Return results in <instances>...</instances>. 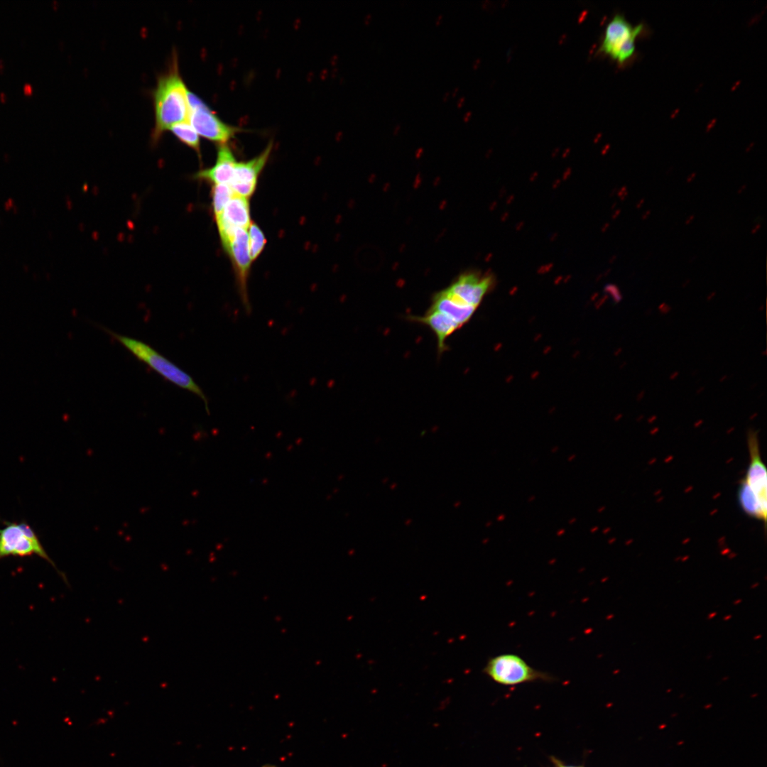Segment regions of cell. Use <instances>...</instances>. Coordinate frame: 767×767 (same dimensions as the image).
<instances>
[{
  "instance_id": "1",
  "label": "cell",
  "mask_w": 767,
  "mask_h": 767,
  "mask_svg": "<svg viewBox=\"0 0 767 767\" xmlns=\"http://www.w3.org/2000/svg\"><path fill=\"white\" fill-rule=\"evenodd\" d=\"M187 93L175 56L168 69L158 77L153 92L155 125L152 137L155 141L172 126L188 121Z\"/></svg>"
},
{
  "instance_id": "2",
  "label": "cell",
  "mask_w": 767,
  "mask_h": 767,
  "mask_svg": "<svg viewBox=\"0 0 767 767\" xmlns=\"http://www.w3.org/2000/svg\"><path fill=\"white\" fill-rule=\"evenodd\" d=\"M758 431L749 428L746 433L749 464L738 490L739 504L746 514L763 522L767 517V474L761 459Z\"/></svg>"
},
{
  "instance_id": "3",
  "label": "cell",
  "mask_w": 767,
  "mask_h": 767,
  "mask_svg": "<svg viewBox=\"0 0 767 767\" xmlns=\"http://www.w3.org/2000/svg\"><path fill=\"white\" fill-rule=\"evenodd\" d=\"M107 334L119 342L139 361L146 364L165 380L187 390L201 398L210 414L208 399L200 386L185 371L170 361L149 344L133 337L116 333L104 326H99Z\"/></svg>"
},
{
  "instance_id": "4",
  "label": "cell",
  "mask_w": 767,
  "mask_h": 767,
  "mask_svg": "<svg viewBox=\"0 0 767 767\" xmlns=\"http://www.w3.org/2000/svg\"><path fill=\"white\" fill-rule=\"evenodd\" d=\"M483 672L494 682L504 686L556 680L554 675L533 668L514 653H502L489 658Z\"/></svg>"
},
{
  "instance_id": "5",
  "label": "cell",
  "mask_w": 767,
  "mask_h": 767,
  "mask_svg": "<svg viewBox=\"0 0 767 767\" xmlns=\"http://www.w3.org/2000/svg\"><path fill=\"white\" fill-rule=\"evenodd\" d=\"M37 555L50 563L67 584L65 575L59 571L55 562L43 548L37 533L25 521H5L0 528V560L8 557H28Z\"/></svg>"
},
{
  "instance_id": "6",
  "label": "cell",
  "mask_w": 767,
  "mask_h": 767,
  "mask_svg": "<svg viewBox=\"0 0 767 767\" xmlns=\"http://www.w3.org/2000/svg\"><path fill=\"white\" fill-rule=\"evenodd\" d=\"M643 30V24L633 26L624 16L617 13L605 28L599 52L624 64L634 55L636 40Z\"/></svg>"
},
{
  "instance_id": "7",
  "label": "cell",
  "mask_w": 767,
  "mask_h": 767,
  "mask_svg": "<svg viewBox=\"0 0 767 767\" xmlns=\"http://www.w3.org/2000/svg\"><path fill=\"white\" fill-rule=\"evenodd\" d=\"M188 121L197 134L210 141L225 144L240 129L223 122L200 98L188 90Z\"/></svg>"
},
{
  "instance_id": "8",
  "label": "cell",
  "mask_w": 767,
  "mask_h": 767,
  "mask_svg": "<svg viewBox=\"0 0 767 767\" xmlns=\"http://www.w3.org/2000/svg\"><path fill=\"white\" fill-rule=\"evenodd\" d=\"M229 256L236 276L240 298L246 314H250L251 307L247 293V278L251 259L249 254L248 233L246 229L236 228L232 235L222 244Z\"/></svg>"
},
{
  "instance_id": "9",
  "label": "cell",
  "mask_w": 767,
  "mask_h": 767,
  "mask_svg": "<svg viewBox=\"0 0 767 767\" xmlns=\"http://www.w3.org/2000/svg\"><path fill=\"white\" fill-rule=\"evenodd\" d=\"M272 150L270 143L258 156L243 162H237L229 186L235 195L249 198L255 191L258 177L265 166Z\"/></svg>"
},
{
  "instance_id": "10",
  "label": "cell",
  "mask_w": 767,
  "mask_h": 767,
  "mask_svg": "<svg viewBox=\"0 0 767 767\" xmlns=\"http://www.w3.org/2000/svg\"><path fill=\"white\" fill-rule=\"evenodd\" d=\"M490 285L489 277L467 273L459 276L446 289L464 304L477 308Z\"/></svg>"
},
{
  "instance_id": "11",
  "label": "cell",
  "mask_w": 767,
  "mask_h": 767,
  "mask_svg": "<svg viewBox=\"0 0 767 767\" xmlns=\"http://www.w3.org/2000/svg\"><path fill=\"white\" fill-rule=\"evenodd\" d=\"M408 318L413 322L428 326L433 332L437 338L439 356L448 350L446 343L448 337L461 328L445 315L429 308L423 315H410Z\"/></svg>"
},
{
  "instance_id": "12",
  "label": "cell",
  "mask_w": 767,
  "mask_h": 767,
  "mask_svg": "<svg viewBox=\"0 0 767 767\" xmlns=\"http://www.w3.org/2000/svg\"><path fill=\"white\" fill-rule=\"evenodd\" d=\"M477 308L464 304L446 288L433 295L429 308L445 315L460 327L471 319Z\"/></svg>"
},
{
  "instance_id": "13",
  "label": "cell",
  "mask_w": 767,
  "mask_h": 767,
  "mask_svg": "<svg viewBox=\"0 0 767 767\" xmlns=\"http://www.w3.org/2000/svg\"><path fill=\"white\" fill-rule=\"evenodd\" d=\"M237 161L229 147L227 144H220L217 150L215 164L207 169L202 170L195 174V177L214 183L229 184Z\"/></svg>"
},
{
  "instance_id": "14",
  "label": "cell",
  "mask_w": 767,
  "mask_h": 767,
  "mask_svg": "<svg viewBox=\"0 0 767 767\" xmlns=\"http://www.w3.org/2000/svg\"><path fill=\"white\" fill-rule=\"evenodd\" d=\"M215 220L217 224L246 229L251 223L248 198L234 194Z\"/></svg>"
},
{
  "instance_id": "15",
  "label": "cell",
  "mask_w": 767,
  "mask_h": 767,
  "mask_svg": "<svg viewBox=\"0 0 767 767\" xmlns=\"http://www.w3.org/2000/svg\"><path fill=\"white\" fill-rule=\"evenodd\" d=\"M169 131L182 143L200 153L199 135L188 121L172 126Z\"/></svg>"
},
{
  "instance_id": "16",
  "label": "cell",
  "mask_w": 767,
  "mask_h": 767,
  "mask_svg": "<svg viewBox=\"0 0 767 767\" xmlns=\"http://www.w3.org/2000/svg\"><path fill=\"white\" fill-rule=\"evenodd\" d=\"M234 195V193L229 185H214L212 190V207L215 218L221 214L224 207Z\"/></svg>"
},
{
  "instance_id": "17",
  "label": "cell",
  "mask_w": 767,
  "mask_h": 767,
  "mask_svg": "<svg viewBox=\"0 0 767 767\" xmlns=\"http://www.w3.org/2000/svg\"><path fill=\"white\" fill-rule=\"evenodd\" d=\"M249 228V250L251 259L253 261L255 260L263 251L266 244V239L264 234L256 224L251 223Z\"/></svg>"
},
{
  "instance_id": "18",
  "label": "cell",
  "mask_w": 767,
  "mask_h": 767,
  "mask_svg": "<svg viewBox=\"0 0 767 767\" xmlns=\"http://www.w3.org/2000/svg\"><path fill=\"white\" fill-rule=\"evenodd\" d=\"M606 290L612 295L614 301L618 303L622 299L621 293L616 285H609L606 287Z\"/></svg>"
},
{
  "instance_id": "19",
  "label": "cell",
  "mask_w": 767,
  "mask_h": 767,
  "mask_svg": "<svg viewBox=\"0 0 767 767\" xmlns=\"http://www.w3.org/2000/svg\"><path fill=\"white\" fill-rule=\"evenodd\" d=\"M658 310L661 314L665 315L670 312L671 307L666 303L663 302L659 305Z\"/></svg>"
},
{
  "instance_id": "20",
  "label": "cell",
  "mask_w": 767,
  "mask_h": 767,
  "mask_svg": "<svg viewBox=\"0 0 767 767\" xmlns=\"http://www.w3.org/2000/svg\"><path fill=\"white\" fill-rule=\"evenodd\" d=\"M551 761H553V763H554L555 767H584L582 766L565 765L561 761H560L557 758H555V757H553V756L551 757Z\"/></svg>"
},
{
  "instance_id": "21",
  "label": "cell",
  "mask_w": 767,
  "mask_h": 767,
  "mask_svg": "<svg viewBox=\"0 0 767 767\" xmlns=\"http://www.w3.org/2000/svg\"><path fill=\"white\" fill-rule=\"evenodd\" d=\"M617 195L621 201H624L629 195L627 187L626 185L622 186L619 190Z\"/></svg>"
},
{
  "instance_id": "22",
  "label": "cell",
  "mask_w": 767,
  "mask_h": 767,
  "mask_svg": "<svg viewBox=\"0 0 767 767\" xmlns=\"http://www.w3.org/2000/svg\"><path fill=\"white\" fill-rule=\"evenodd\" d=\"M23 92L26 95H31L33 92V87L31 84L27 82L23 85Z\"/></svg>"
},
{
  "instance_id": "23",
  "label": "cell",
  "mask_w": 767,
  "mask_h": 767,
  "mask_svg": "<svg viewBox=\"0 0 767 767\" xmlns=\"http://www.w3.org/2000/svg\"><path fill=\"white\" fill-rule=\"evenodd\" d=\"M761 227L762 225L761 223L756 224L751 229V234L754 235L758 233L761 229Z\"/></svg>"
},
{
  "instance_id": "24",
  "label": "cell",
  "mask_w": 767,
  "mask_h": 767,
  "mask_svg": "<svg viewBox=\"0 0 767 767\" xmlns=\"http://www.w3.org/2000/svg\"><path fill=\"white\" fill-rule=\"evenodd\" d=\"M696 177H697V173H696L695 172H693V173H690V175H688V176H687V177L686 178V183H692V182H693V181H694V180H695Z\"/></svg>"
},
{
  "instance_id": "25",
  "label": "cell",
  "mask_w": 767,
  "mask_h": 767,
  "mask_svg": "<svg viewBox=\"0 0 767 767\" xmlns=\"http://www.w3.org/2000/svg\"><path fill=\"white\" fill-rule=\"evenodd\" d=\"M695 215L694 214H690V216H688V217H687V219H685V225H690V224H692V223L693 222V221L695 220Z\"/></svg>"
},
{
  "instance_id": "26",
  "label": "cell",
  "mask_w": 767,
  "mask_h": 767,
  "mask_svg": "<svg viewBox=\"0 0 767 767\" xmlns=\"http://www.w3.org/2000/svg\"><path fill=\"white\" fill-rule=\"evenodd\" d=\"M651 210H646V211H645V212H643V214H641V219H642L643 221H646V219H648L649 218V217L651 216Z\"/></svg>"
},
{
  "instance_id": "27",
  "label": "cell",
  "mask_w": 767,
  "mask_h": 767,
  "mask_svg": "<svg viewBox=\"0 0 767 767\" xmlns=\"http://www.w3.org/2000/svg\"><path fill=\"white\" fill-rule=\"evenodd\" d=\"M645 201H646V200H645L644 197H642V198L639 199L637 201L636 204V208L637 210H640L641 208H642V207L643 206V205L645 203Z\"/></svg>"
},
{
  "instance_id": "28",
  "label": "cell",
  "mask_w": 767,
  "mask_h": 767,
  "mask_svg": "<svg viewBox=\"0 0 767 767\" xmlns=\"http://www.w3.org/2000/svg\"><path fill=\"white\" fill-rule=\"evenodd\" d=\"M746 189H747V185L746 184H743L736 190V194L737 195H741L742 193H744L746 190Z\"/></svg>"
},
{
  "instance_id": "29",
  "label": "cell",
  "mask_w": 767,
  "mask_h": 767,
  "mask_svg": "<svg viewBox=\"0 0 767 767\" xmlns=\"http://www.w3.org/2000/svg\"><path fill=\"white\" fill-rule=\"evenodd\" d=\"M716 295H717L716 291H712L710 293H709L707 295V298H706L707 301H711L716 296Z\"/></svg>"
},
{
  "instance_id": "30",
  "label": "cell",
  "mask_w": 767,
  "mask_h": 767,
  "mask_svg": "<svg viewBox=\"0 0 767 767\" xmlns=\"http://www.w3.org/2000/svg\"><path fill=\"white\" fill-rule=\"evenodd\" d=\"M678 376H679V371H675L672 374H670L669 379L671 380V381H673V380L676 379L678 377Z\"/></svg>"
},
{
  "instance_id": "31",
  "label": "cell",
  "mask_w": 767,
  "mask_h": 767,
  "mask_svg": "<svg viewBox=\"0 0 767 767\" xmlns=\"http://www.w3.org/2000/svg\"><path fill=\"white\" fill-rule=\"evenodd\" d=\"M644 396H645V391H640L636 396V401L638 402H640L641 401H642Z\"/></svg>"
},
{
  "instance_id": "32",
  "label": "cell",
  "mask_w": 767,
  "mask_h": 767,
  "mask_svg": "<svg viewBox=\"0 0 767 767\" xmlns=\"http://www.w3.org/2000/svg\"><path fill=\"white\" fill-rule=\"evenodd\" d=\"M0 100L2 102H4L6 101V94L4 92H0Z\"/></svg>"
},
{
  "instance_id": "33",
  "label": "cell",
  "mask_w": 767,
  "mask_h": 767,
  "mask_svg": "<svg viewBox=\"0 0 767 767\" xmlns=\"http://www.w3.org/2000/svg\"><path fill=\"white\" fill-rule=\"evenodd\" d=\"M620 213H621V210H616L614 212V214L612 215V219H616L619 216Z\"/></svg>"
},
{
  "instance_id": "34",
  "label": "cell",
  "mask_w": 767,
  "mask_h": 767,
  "mask_svg": "<svg viewBox=\"0 0 767 767\" xmlns=\"http://www.w3.org/2000/svg\"><path fill=\"white\" fill-rule=\"evenodd\" d=\"M690 281H691V279H690V278H687V279H686V280H685V281H684V282L682 283V288H685V287H687V285H689V284L690 283Z\"/></svg>"
},
{
  "instance_id": "35",
  "label": "cell",
  "mask_w": 767,
  "mask_h": 767,
  "mask_svg": "<svg viewBox=\"0 0 767 767\" xmlns=\"http://www.w3.org/2000/svg\"><path fill=\"white\" fill-rule=\"evenodd\" d=\"M716 615H717V612H716V611H714V612H712V613H710V614H708L707 619H713V618H714V616H716Z\"/></svg>"
},
{
  "instance_id": "36",
  "label": "cell",
  "mask_w": 767,
  "mask_h": 767,
  "mask_svg": "<svg viewBox=\"0 0 767 767\" xmlns=\"http://www.w3.org/2000/svg\"><path fill=\"white\" fill-rule=\"evenodd\" d=\"M4 69V62L2 59H0V71L2 72Z\"/></svg>"
},
{
  "instance_id": "37",
  "label": "cell",
  "mask_w": 767,
  "mask_h": 767,
  "mask_svg": "<svg viewBox=\"0 0 767 767\" xmlns=\"http://www.w3.org/2000/svg\"><path fill=\"white\" fill-rule=\"evenodd\" d=\"M371 14H368V15H367V16H366L365 17V19H364V22H365V23H366V24L369 23V22L370 21V19H371Z\"/></svg>"
},
{
  "instance_id": "38",
  "label": "cell",
  "mask_w": 767,
  "mask_h": 767,
  "mask_svg": "<svg viewBox=\"0 0 767 767\" xmlns=\"http://www.w3.org/2000/svg\"><path fill=\"white\" fill-rule=\"evenodd\" d=\"M731 617H732V616L731 614H729V615L725 616L723 618V620L724 621H728V620L731 619Z\"/></svg>"
},
{
  "instance_id": "39",
  "label": "cell",
  "mask_w": 767,
  "mask_h": 767,
  "mask_svg": "<svg viewBox=\"0 0 767 767\" xmlns=\"http://www.w3.org/2000/svg\"><path fill=\"white\" fill-rule=\"evenodd\" d=\"M742 602L741 599H738L733 602L734 605H737Z\"/></svg>"
},
{
  "instance_id": "40",
  "label": "cell",
  "mask_w": 767,
  "mask_h": 767,
  "mask_svg": "<svg viewBox=\"0 0 767 767\" xmlns=\"http://www.w3.org/2000/svg\"><path fill=\"white\" fill-rule=\"evenodd\" d=\"M704 390H705V388L703 386L699 388L696 391L697 394H699V393H702Z\"/></svg>"
},
{
  "instance_id": "41",
  "label": "cell",
  "mask_w": 767,
  "mask_h": 767,
  "mask_svg": "<svg viewBox=\"0 0 767 767\" xmlns=\"http://www.w3.org/2000/svg\"><path fill=\"white\" fill-rule=\"evenodd\" d=\"M727 375H724V376H722V378H721V379H719L720 382H723V381H724V379H727Z\"/></svg>"
},
{
  "instance_id": "42",
  "label": "cell",
  "mask_w": 767,
  "mask_h": 767,
  "mask_svg": "<svg viewBox=\"0 0 767 767\" xmlns=\"http://www.w3.org/2000/svg\"><path fill=\"white\" fill-rule=\"evenodd\" d=\"M758 584H759L758 583H755V584H754L753 585L751 586V589H755L756 587H757L758 586Z\"/></svg>"
},
{
  "instance_id": "43",
  "label": "cell",
  "mask_w": 767,
  "mask_h": 767,
  "mask_svg": "<svg viewBox=\"0 0 767 767\" xmlns=\"http://www.w3.org/2000/svg\"><path fill=\"white\" fill-rule=\"evenodd\" d=\"M761 637H762V635H761V634H759V635H757V636H754V640H757V639H758V638H761Z\"/></svg>"
},
{
  "instance_id": "44",
  "label": "cell",
  "mask_w": 767,
  "mask_h": 767,
  "mask_svg": "<svg viewBox=\"0 0 767 767\" xmlns=\"http://www.w3.org/2000/svg\"><path fill=\"white\" fill-rule=\"evenodd\" d=\"M442 15H440V16H439L437 17V21H436V23H437H437H439V22H440V19L442 18Z\"/></svg>"
},
{
  "instance_id": "45",
  "label": "cell",
  "mask_w": 767,
  "mask_h": 767,
  "mask_svg": "<svg viewBox=\"0 0 767 767\" xmlns=\"http://www.w3.org/2000/svg\"><path fill=\"white\" fill-rule=\"evenodd\" d=\"M261 767H276V766H275L273 765H271V764H266V765H264V766H263Z\"/></svg>"
},
{
  "instance_id": "46",
  "label": "cell",
  "mask_w": 767,
  "mask_h": 767,
  "mask_svg": "<svg viewBox=\"0 0 767 767\" xmlns=\"http://www.w3.org/2000/svg\"><path fill=\"white\" fill-rule=\"evenodd\" d=\"M616 256H613V257H612V258L611 259V260H610V263H612V262H614V260L616 259Z\"/></svg>"
},
{
  "instance_id": "47",
  "label": "cell",
  "mask_w": 767,
  "mask_h": 767,
  "mask_svg": "<svg viewBox=\"0 0 767 767\" xmlns=\"http://www.w3.org/2000/svg\"><path fill=\"white\" fill-rule=\"evenodd\" d=\"M399 128H400V125L396 126V127L395 128V130H394L395 133L397 132L399 130Z\"/></svg>"
},
{
  "instance_id": "48",
  "label": "cell",
  "mask_w": 767,
  "mask_h": 767,
  "mask_svg": "<svg viewBox=\"0 0 767 767\" xmlns=\"http://www.w3.org/2000/svg\"><path fill=\"white\" fill-rule=\"evenodd\" d=\"M448 94H449V92L445 93V94L444 95V100H446V98L447 97Z\"/></svg>"
},
{
  "instance_id": "49",
  "label": "cell",
  "mask_w": 767,
  "mask_h": 767,
  "mask_svg": "<svg viewBox=\"0 0 767 767\" xmlns=\"http://www.w3.org/2000/svg\"><path fill=\"white\" fill-rule=\"evenodd\" d=\"M696 257H697L696 256H694V258H693V256H692V257L691 258V259L690 260V261H694V260H695V258H696Z\"/></svg>"
},
{
  "instance_id": "50",
  "label": "cell",
  "mask_w": 767,
  "mask_h": 767,
  "mask_svg": "<svg viewBox=\"0 0 767 767\" xmlns=\"http://www.w3.org/2000/svg\"></svg>"
}]
</instances>
